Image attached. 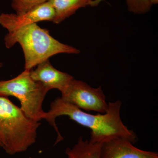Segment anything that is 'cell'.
I'll use <instances>...</instances> for the list:
<instances>
[{"label": "cell", "instance_id": "7a4b0ae2", "mask_svg": "<svg viewBox=\"0 0 158 158\" xmlns=\"http://www.w3.org/2000/svg\"><path fill=\"white\" fill-rule=\"evenodd\" d=\"M4 41L8 48L19 44L24 55V69L29 71L57 54L80 53L76 48L54 38L47 29L42 28L37 23L9 31L4 37Z\"/></svg>", "mask_w": 158, "mask_h": 158}, {"label": "cell", "instance_id": "4fadbf2b", "mask_svg": "<svg viewBox=\"0 0 158 158\" xmlns=\"http://www.w3.org/2000/svg\"><path fill=\"white\" fill-rule=\"evenodd\" d=\"M150 1L152 6L157 5L158 3V0H150Z\"/></svg>", "mask_w": 158, "mask_h": 158}, {"label": "cell", "instance_id": "9c48e42d", "mask_svg": "<svg viewBox=\"0 0 158 158\" xmlns=\"http://www.w3.org/2000/svg\"><path fill=\"white\" fill-rule=\"evenodd\" d=\"M102 0H48L55 12L52 22L58 24L70 17L81 8L96 6Z\"/></svg>", "mask_w": 158, "mask_h": 158}, {"label": "cell", "instance_id": "6da1fadb", "mask_svg": "<svg viewBox=\"0 0 158 158\" xmlns=\"http://www.w3.org/2000/svg\"><path fill=\"white\" fill-rule=\"evenodd\" d=\"M108 103L109 107L106 113L92 114L58 97L51 103L49 110L45 112L43 119L46 120L56 131L57 143L62 141L63 138L56 124V118L60 116H67L69 119L90 130L89 141L93 143H102L113 138L121 137L135 144L138 141V136L133 130L125 125L122 120V102L117 100Z\"/></svg>", "mask_w": 158, "mask_h": 158}, {"label": "cell", "instance_id": "7c38bea8", "mask_svg": "<svg viewBox=\"0 0 158 158\" xmlns=\"http://www.w3.org/2000/svg\"><path fill=\"white\" fill-rule=\"evenodd\" d=\"M48 0H11V6L18 14H22Z\"/></svg>", "mask_w": 158, "mask_h": 158}, {"label": "cell", "instance_id": "52a82bcc", "mask_svg": "<svg viewBox=\"0 0 158 158\" xmlns=\"http://www.w3.org/2000/svg\"><path fill=\"white\" fill-rule=\"evenodd\" d=\"M127 139L121 137L102 143L99 158H157L158 154L135 147Z\"/></svg>", "mask_w": 158, "mask_h": 158}, {"label": "cell", "instance_id": "9a60e30c", "mask_svg": "<svg viewBox=\"0 0 158 158\" xmlns=\"http://www.w3.org/2000/svg\"></svg>", "mask_w": 158, "mask_h": 158}, {"label": "cell", "instance_id": "277c9868", "mask_svg": "<svg viewBox=\"0 0 158 158\" xmlns=\"http://www.w3.org/2000/svg\"><path fill=\"white\" fill-rule=\"evenodd\" d=\"M50 90L42 83L33 80L30 71L26 69L14 78L0 81V97L16 98L26 116L37 121L42 120L45 115L43 103Z\"/></svg>", "mask_w": 158, "mask_h": 158}, {"label": "cell", "instance_id": "5b68a950", "mask_svg": "<svg viewBox=\"0 0 158 158\" xmlns=\"http://www.w3.org/2000/svg\"><path fill=\"white\" fill-rule=\"evenodd\" d=\"M62 100L86 112L104 114L109 107L101 86L93 88L83 81L74 78L60 97Z\"/></svg>", "mask_w": 158, "mask_h": 158}, {"label": "cell", "instance_id": "30bf717a", "mask_svg": "<svg viewBox=\"0 0 158 158\" xmlns=\"http://www.w3.org/2000/svg\"><path fill=\"white\" fill-rule=\"evenodd\" d=\"M102 144L84 140L81 136L73 147L65 150L66 158H99Z\"/></svg>", "mask_w": 158, "mask_h": 158}, {"label": "cell", "instance_id": "8fae6325", "mask_svg": "<svg viewBox=\"0 0 158 158\" xmlns=\"http://www.w3.org/2000/svg\"><path fill=\"white\" fill-rule=\"evenodd\" d=\"M125 2L128 10L134 14H146L152 6L150 0H125Z\"/></svg>", "mask_w": 158, "mask_h": 158}, {"label": "cell", "instance_id": "ba28073f", "mask_svg": "<svg viewBox=\"0 0 158 158\" xmlns=\"http://www.w3.org/2000/svg\"><path fill=\"white\" fill-rule=\"evenodd\" d=\"M31 77L40 82L50 90L57 89L63 93L74 78L55 68L49 59L40 63L34 70L30 71Z\"/></svg>", "mask_w": 158, "mask_h": 158}, {"label": "cell", "instance_id": "5bb4252c", "mask_svg": "<svg viewBox=\"0 0 158 158\" xmlns=\"http://www.w3.org/2000/svg\"><path fill=\"white\" fill-rule=\"evenodd\" d=\"M3 66V63H2V62H0V69L2 68ZM2 148V145H1V143H0V148Z\"/></svg>", "mask_w": 158, "mask_h": 158}, {"label": "cell", "instance_id": "8992f818", "mask_svg": "<svg viewBox=\"0 0 158 158\" xmlns=\"http://www.w3.org/2000/svg\"><path fill=\"white\" fill-rule=\"evenodd\" d=\"M55 15L53 8L48 1L22 14L2 13L0 15V25L9 32L39 22H52Z\"/></svg>", "mask_w": 158, "mask_h": 158}, {"label": "cell", "instance_id": "3957f363", "mask_svg": "<svg viewBox=\"0 0 158 158\" xmlns=\"http://www.w3.org/2000/svg\"><path fill=\"white\" fill-rule=\"evenodd\" d=\"M40 125L8 97H0V143L6 153L13 156L27 150L36 142Z\"/></svg>", "mask_w": 158, "mask_h": 158}]
</instances>
